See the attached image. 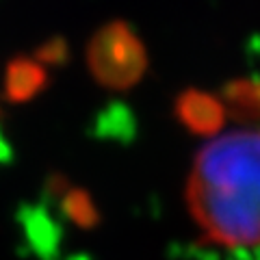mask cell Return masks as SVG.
<instances>
[{
	"label": "cell",
	"mask_w": 260,
	"mask_h": 260,
	"mask_svg": "<svg viewBox=\"0 0 260 260\" xmlns=\"http://www.w3.org/2000/svg\"><path fill=\"white\" fill-rule=\"evenodd\" d=\"M189 210L208 241L243 249L260 245V128L217 137L193 160Z\"/></svg>",
	"instance_id": "1"
},
{
	"label": "cell",
	"mask_w": 260,
	"mask_h": 260,
	"mask_svg": "<svg viewBox=\"0 0 260 260\" xmlns=\"http://www.w3.org/2000/svg\"><path fill=\"white\" fill-rule=\"evenodd\" d=\"M223 109L225 115L230 113L239 121L260 124V83L241 80L230 85L223 95Z\"/></svg>",
	"instance_id": "4"
},
{
	"label": "cell",
	"mask_w": 260,
	"mask_h": 260,
	"mask_svg": "<svg viewBox=\"0 0 260 260\" xmlns=\"http://www.w3.org/2000/svg\"><path fill=\"white\" fill-rule=\"evenodd\" d=\"M178 117L186 128L198 135H213L221 128L225 119L223 102L204 91H186L178 100Z\"/></svg>",
	"instance_id": "3"
},
{
	"label": "cell",
	"mask_w": 260,
	"mask_h": 260,
	"mask_svg": "<svg viewBox=\"0 0 260 260\" xmlns=\"http://www.w3.org/2000/svg\"><path fill=\"white\" fill-rule=\"evenodd\" d=\"M89 68L104 87H133L145 72V50L126 24H109L89 46Z\"/></svg>",
	"instance_id": "2"
}]
</instances>
